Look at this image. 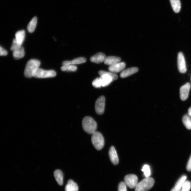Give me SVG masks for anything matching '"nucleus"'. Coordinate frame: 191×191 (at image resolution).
Masks as SVG:
<instances>
[{
    "mask_svg": "<svg viewBox=\"0 0 191 191\" xmlns=\"http://www.w3.org/2000/svg\"><path fill=\"white\" fill-rule=\"evenodd\" d=\"M83 129L86 133L89 134H93L96 131L98 125L95 120L92 117H86L82 121Z\"/></svg>",
    "mask_w": 191,
    "mask_h": 191,
    "instance_id": "obj_1",
    "label": "nucleus"
},
{
    "mask_svg": "<svg viewBox=\"0 0 191 191\" xmlns=\"http://www.w3.org/2000/svg\"><path fill=\"white\" fill-rule=\"evenodd\" d=\"M40 65L41 62L38 60L32 59L29 61L24 70L25 77L27 78L33 77V73L40 67Z\"/></svg>",
    "mask_w": 191,
    "mask_h": 191,
    "instance_id": "obj_2",
    "label": "nucleus"
},
{
    "mask_svg": "<svg viewBox=\"0 0 191 191\" xmlns=\"http://www.w3.org/2000/svg\"><path fill=\"white\" fill-rule=\"evenodd\" d=\"M98 74L101 77L103 87L108 86L112 81L116 80L118 78L117 75L114 73L101 70L98 72Z\"/></svg>",
    "mask_w": 191,
    "mask_h": 191,
    "instance_id": "obj_3",
    "label": "nucleus"
},
{
    "mask_svg": "<svg viewBox=\"0 0 191 191\" xmlns=\"http://www.w3.org/2000/svg\"><path fill=\"white\" fill-rule=\"evenodd\" d=\"M153 178L148 177L138 183L135 188V191H147L152 188L154 184Z\"/></svg>",
    "mask_w": 191,
    "mask_h": 191,
    "instance_id": "obj_4",
    "label": "nucleus"
},
{
    "mask_svg": "<svg viewBox=\"0 0 191 191\" xmlns=\"http://www.w3.org/2000/svg\"><path fill=\"white\" fill-rule=\"evenodd\" d=\"M91 142L97 150H101L104 145V140L103 136L100 132L96 131L91 137Z\"/></svg>",
    "mask_w": 191,
    "mask_h": 191,
    "instance_id": "obj_5",
    "label": "nucleus"
},
{
    "mask_svg": "<svg viewBox=\"0 0 191 191\" xmlns=\"http://www.w3.org/2000/svg\"><path fill=\"white\" fill-rule=\"evenodd\" d=\"M56 73L53 70H45L39 68L33 73V77L37 78H46L55 77Z\"/></svg>",
    "mask_w": 191,
    "mask_h": 191,
    "instance_id": "obj_6",
    "label": "nucleus"
},
{
    "mask_svg": "<svg viewBox=\"0 0 191 191\" xmlns=\"http://www.w3.org/2000/svg\"><path fill=\"white\" fill-rule=\"evenodd\" d=\"M106 99L104 96H101L96 100L95 109L97 113L102 115L104 113L105 109Z\"/></svg>",
    "mask_w": 191,
    "mask_h": 191,
    "instance_id": "obj_7",
    "label": "nucleus"
},
{
    "mask_svg": "<svg viewBox=\"0 0 191 191\" xmlns=\"http://www.w3.org/2000/svg\"><path fill=\"white\" fill-rule=\"evenodd\" d=\"M124 179L125 184L131 189L135 188L138 184V178L135 174H128L125 176Z\"/></svg>",
    "mask_w": 191,
    "mask_h": 191,
    "instance_id": "obj_8",
    "label": "nucleus"
},
{
    "mask_svg": "<svg viewBox=\"0 0 191 191\" xmlns=\"http://www.w3.org/2000/svg\"><path fill=\"white\" fill-rule=\"evenodd\" d=\"M177 59L178 69L179 72L182 73H185L187 70L186 64L184 55L181 52L178 54Z\"/></svg>",
    "mask_w": 191,
    "mask_h": 191,
    "instance_id": "obj_9",
    "label": "nucleus"
},
{
    "mask_svg": "<svg viewBox=\"0 0 191 191\" xmlns=\"http://www.w3.org/2000/svg\"><path fill=\"white\" fill-rule=\"evenodd\" d=\"M191 88L189 83H187L182 86L180 89V96L181 100L183 101L187 100L189 96Z\"/></svg>",
    "mask_w": 191,
    "mask_h": 191,
    "instance_id": "obj_10",
    "label": "nucleus"
},
{
    "mask_svg": "<svg viewBox=\"0 0 191 191\" xmlns=\"http://www.w3.org/2000/svg\"><path fill=\"white\" fill-rule=\"evenodd\" d=\"M126 67L125 63L119 62L112 66H109L108 68L109 71L112 73H119L122 71Z\"/></svg>",
    "mask_w": 191,
    "mask_h": 191,
    "instance_id": "obj_11",
    "label": "nucleus"
},
{
    "mask_svg": "<svg viewBox=\"0 0 191 191\" xmlns=\"http://www.w3.org/2000/svg\"><path fill=\"white\" fill-rule=\"evenodd\" d=\"M109 155L110 159L114 165L118 164L119 160L117 156L116 149L113 146H112L109 149Z\"/></svg>",
    "mask_w": 191,
    "mask_h": 191,
    "instance_id": "obj_12",
    "label": "nucleus"
},
{
    "mask_svg": "<svg viewBox=\"0 0 191 191\" xmlns=\"http://www.w3.org/2000/svg\"><path fill=\"white\" fill-rule=\"evenodd\" d=\"M105 55L103 53H99L94 55L90 58V61L96 64H100L104 62L106 58Z\"/></svg>",
    "mask_w": 191,
    "mask_h": 191,
    "instance_id": "obj_13",
    "label": "nucleus"
},
{
    "mask_svg": "<svg viewBox=\"0 0 191 191\" xmlns=\"http://www.w3.org/2000/svg\"><path fill=\"white\" fill-rule=\"evenodd\" d=\"M138 71V68L137 67H131L129 68L122 71L120 74L122 78H125L135 74Z\"/></svg>",
    "mask_w": 191,
    "mask_h": 191,
    "instance_id": "obj_14",
    "label": "nucleus"
},
{
    "mask_svg": "<svg viewBox=\"0 0 191 191\" xmlns=\"http://www.w3.org/2000/svg\"><path fill=\"white\" fill-rule=\"evenodd\" d=\"M121 60V58L118 57L108 56L106 57L104 62L105 64L110 66L120 62Z\"/></svg>",
    "mask_w": 191,
    "mask_h": 191,
    "instance_id": "obj_15",
    "label": "nucleus"
},
{
    "mask_svg": "<svg viewBox=\"0 0 191 191\" xmlns=\"http://www.w3.org/2000/svg\"><path fill=\"white\" fill-rule=\"evenodd\" d=\"M25 36V31L24 30L20 31L16 33L15 38L14 39L18 44L22 45L23 41H24Z\"/></svg>",
    "mask_w": 191,
    "mask_h": 191,
    "instance_id": "obj_16",
    "label": "nucleus"
},
{
    "mask_svg": "<svg viewBox=\"0 0 191 191\" xmlns=\"http://www.w3.org/2000/svg\"><path fill=\"white\" fill-rule=\"evenodd\" d=\"M54 176L57 184L60 185H62L64 184V175L61 171L57 170L54 173Z\"/></svg>",
    "mask_w": 191,
    "mask_h": 191,
    "instance_id": "obj_17",
    "label": "nucleus"
},
{
    "mask_svg": "<svg viewBox=\"0 0 191 191\" xmlns=\"http://www.w3.org/2000/svg\"><path fill=\"white\" fill-rule=\"evenodd\" d=\"M79 188L76 183L72 180H69L65 187L66 191H78Z\"/></svg>",
    "mask_w": 191,
    "mask_h": 191,
    "instance_id": "obj_18",
    "label": "nucleus"
},
{
    "mask_svg": "<svg viewBox=\"0 0 191 191\" xmlns=\"http://www.w3.org/2000/svg\"><path fill=\"white\" fill-rule=\"evenodd\" d=\"M24 48L21 46L14 51H13V56L16 60H19L23 58L25 56Z\"/></svg>",
    "mask_w": 191,
    "mask_h": 191,
    "instance_id": "obj_19",
    "label": "nucleus"
},
{
    "mask_svg": "<svg viewBox=\"0 0 191 191\" xmlns=\"http://www.w3.org/2000/svg\"><path fill=\"white\" fill-rule=\"evenodd\" d=\"M37 22V18L34 17L29 23L27 26V30L29 32L32 33L35 31Z\"/></svg>",
    "mask_w": 191,
    "mask_h": 191,
    "instance_id": "obj_20",
    "label": "nucleus"
},
{
    "mask_svg": "<svg viewBox=\"0 0 191 191\" xmlns=\"http://www.w3.org/2000/svg\"><path fill=\"white\" fill-rule=\"evenodd\" d=\"M174 12L179 13L181 8L180 0H170Z\"/></svg>",
    "mask_w": 191,
    "mask_h": 191,
    "instance_id": "obj_21",
    "label": "nucleus"
},
{
    "mask_svg": "<svg viewBox=\"0 0 191 191\" xmlns=\"http://www.w3.org/2000/svg\"><path fill=\"white\" fill-rule=\"evenodd\" d=\"M182 122L184 126L187 129H191V117L189 115H184L182 118Z\"/></svg>",
    "mask_w": 191,
    "mask_h": 191,
    "instance_id": "obj_22",
    "label": "nucleus"
},
{
    "mask_svg": "<svg viewBox=\"0 0 191 191\" xmlns=\"http://www.w3.org/2000/svg\"><path fill=\"white\" fill-rule=\"evenodd\" d=\"M61 69L63 71L75 72L77 69V67L75 65L69 64L63 65L61 68Z\"/></svg>",
    "mask_w": 191,
    "mask_h": 191,
    "instance_id": "obj_23",
    "label": "nucleus"
},
{
    "mask_svg": "<svg viewBox=\"0 0 191 191\" xmlns=\"http://www.w3.org/2000/svg\"><path fill=\"white\" fill-rule=\"evenodd\" d=\"M187 179V177L185 176H182L178 180L174 187L175 189L177 190H181L183 184Z\"/></svg>",
    "mask_w": 191,
    "mask_h": 191,
    "instance_id": "obj_24",
    "label": "nucleus"
},
{
    "mask_svg": "<svg viewBox=\"0 0 191 191\" xmlns=\"http://www.w3.org/2000/svg\"><path fill=\"white\" fill-rule=\"evenodd\" d=\"M86 61V59L84 57H80L70 61V64L76 65L84 63Z\"/></svg>",
    "mask_w": 191,
    "mask_h": 191,
    "instance_id": "obj_25",
    "label": "nucleus"
},
{
    "mask_svg": "<svg viewBox=\"0 0 191 191\" xmlns=\"http://www.w3.org/2000/svg\"><path fill=\"white\" fill-rule=\"evenodd\" d=\"M142 171L144 172L146 177H150L151 175V170L150 166L146 164L142 167Z\"/></svg>",
    "mask_w": 191,
    "mask_h": 191,
    "instance_id": "obj_26",
    "label": "nucleus"
},
{
    "mask_svg": "<svg viewBox=\"0 0 191 191\" xmlns=\"http://www.w3.org/2000/svg\"><path fill=\"white\" fill-rule=\"evenodd\" d=\"M191 188V182L189 181H185L183 185L181 191H189Z\"/></svg>",
    "mask_w": 191,
    "mask_h": 191,
    "instance_id": "obj_27",
    "label": "nucleus"
},
{
    "mask_svg": "<svg viewBox=\"0 0 191 191\" xmlns=\"http://www.w3.org/2000/svg\"><path fill=\"white\" fill-rule=\"evenodd\" d=\"M93 85L96 88H100L102 87V82L101 77L98 78L94 80L92 83Z\"/></svg>",
    "mask_w": 191,
    "mask_h": 191,
    "instance_id": "obj_28",
    "label": "nucleus"
},
{
    "mask_svg": "<svg viewBox=\"0 0 191 191\" xmlns=\"http://www.w3.org/2000/svg\"><path fill=\"white\" fill-rule=\"evenodd\" d=\"M21 46H22V45H21L19 44H18L17 42V41H15V39H14L13 41L12 45L11 47V50L12 51H14L19 49Z\"/></svg>",
    "mask_w": 191,
    "mask_h": 191,
    "instance_id": "obj_29",
    "label": "nucleus"
},
{
    "mask_svg": "<svg viewBox=\"0 0 191 191\" xmlns=\"http://www.w3.org/2000/svg\"><path fill=\"white\" fill-rule=\"evenodd\" d=\"M118 191H127V185L124 182H121L120 183Z\"/></svg>",
    "mask_w": 191,
    "mask_h": 191,
    "instance_id": "obj_30",
    "label": "nucleus"
},
{
    "mask_svg": "<svg viewBox=\"0 0 191 191\" xmlns=\"http://www.w3.org/2000/svg\"><path fill=\"white\" fill-rule=\"evenodd\" d=\"M7 53L6 50L0 46V56H5L7 55Z\"/></svg>",
    "mask_w": 191,
    "mask_h": 191,
    "instance_id": "obj_31",
    "label": "nucleus"
},
{
    "mask_svg": "<svg viewBox=\"0 0 191 191\" xmlns=\"http://www.w3.org/2000/svg\"><path fill=\"white\" fill-rule=\"evenodd\" d=\"M187 169L188 171H191V156L190 157L189 161H188L187 166Z\"/></svg>",
    "mask_w": 191,
    "mask_h": 191,
    "instance_id": "obj_32",
    "label": "nucleus"
},
{
    "mask_svg": "<svg viewBox=\"0 0 191 191\" xmlns=\"http://www.w3.org/2000/svg\"><path fill=\"white\" fill-rule=\"evenodd\" d=\"M188 114L191 117V107L188 109Z\"/></svg>",
    "mask_w": 191,
    "mask_h": 191,
    "instance_id": "obj_33",
    "label": "nucleus"
},
{
    "mask_svg": "<svg viewBox=\"0 0 191 191\" xmlns=\"http://www.w3.org/2000/svg\"><path fill=\"white\" fill-rule=\"evenodd\" d=\"M171 191H181V190L176 189H175V188H173V189L171 190Z\"/></svg>",
    "mask_w": 191,
    "mask_h": 191,
    "instance_id": "obj_34",
    "label": "nucleus"
},
{
    "mask_svg": "<svg viewBox=\"0 0 191 191\" xmlns=\"http://www.w3.org/2000/svg\"></svg>",
    "mask_w": 191,
    "mask_h": 191,
    "instance_id": "obj_35",
    "label": "nucleus"
}]
</instances>
